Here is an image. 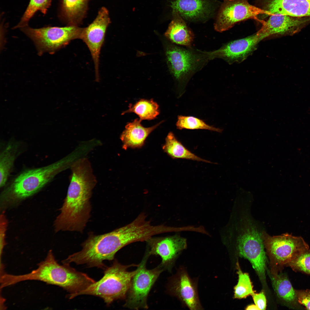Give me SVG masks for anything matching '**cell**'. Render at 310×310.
Returning <instances> with one entry per match:
<instances>
[{
    "label": "cell",
    "mask_w": 310,
    "mask_h": 310,
    "mask_svg": "<svg viewBox=\"0 0 310 310\" xmlns=\"http://www.w3.org/2000/svg\"><path fill=\"white\" fill-rule=\"evenodd\" d=\"M96 183L94 177L87 171L72 172L66 196L54 223L56 232H83L90 218V200Z\"/></svg>",
    "instance_id": "6da1fadb"
},
{
    "label": "cell",
    "mask_w": 310,
    "mask_h": 310,
    "mask_svg": "<svg viewBox=\"0 0 310 310\" xmlns=\"http://www.w3.org/2000/svg\"><path fill=\"white\" fill-rule=\"evenodd\" d=\"M38 265L37 269L28 274H7L6 284L9 286L27 280H39L59 286L73 294L85 289L95 282L87 274L77 271L69 264H59L51 250L44 260Z\"/></svg>",
    "instance_id": "7a4b0ae2"
},
{
    "label": "cell",
    "mask_w": 310,
    "mask_h": 310,
    "mask_svg": "<svg viewBox=\"0 0 310 310\" xmlns=\"http://www.w3.org/2000/svg\"><path fill=\"white\" fill-rule=\"evenodd\" d=\"M133 240L132 232L124 226L102 235L90 233L82 244V249L70 255L69 260L77 265L103 268L104 261L113 260L119 250Z\"/></svg>",
    "instance_id": "3957f363"
},
{
    "label": "cell",
    "mask_w": 310,
    "mask_h": 310,
    "mask_svg": "<svg viewBox=\"0 0 310 310\" xmlns=\"http://www.w3.org/2000/svg\"><path fill=\"white\" fill-rule=\"evenodd\" d=\"M69 159L65 158L48 165L21 173L2 192L1 200L2 204L18 202L38 192L70 165Z\"/></svg>",
    "instance_id": "277c9868"
},
{
    "label": "cell",
    "mask_w": 310,
    "mask_h": 310,
    "mask_svg": "<svg viewBox=\"0 0 310 310\" xmlns=\"http://www.w3.org/2000/svg\"><path fill=\"white\" fill-rule=\"evenodd\" d=\"M138 265H124L115 261L106 269L100 280L77 293L69 294V298L71 299L81 295H93L102 299L107 305L115 300L125 299L132 278L137 270V268L132 271L128 269Z\"/></svg>",
    "instance_id": "5b68a950"
},
{
    "label": "cell",
    "mask_w": 310,
    "mask_h": 310,
    "mask_svg": "<svg viewBox=\"0 0 310 310\" xmlns=\"http://www.w3.org/2000/svg\"><path fill=\"white\" fill-rule=\"evenodd\" d=\"M241 223L236 239L239 253L250 261L259 278L264 280L266 257L263 233L249 220H243Z\"/></svg>",
    "instance_id": "8992f818"
},
{
    "label": "cell",
    "mask_w": 310,
    "mask_h": 310,
    "mask_svg": "<svg viewBox=\"0 0 310 310\" xmlns=\"http://www.w3.org/2000/svg\"><path fill=\"white\" fill-rule=\"evenodd\" d=\"M83 28L78 26L69 25L39 28L27 26L20 29L34 42L40 55L45 52L53 53L72 40L81 39Z\"/></svg>",
    "instance_id": "52a82bcc"
},
{
    "label": "cell",
    "mask_w": 310,
    "mask_h": 310,
    "mask_svg": "<svg viewBox=\"0 0 310 310\" xmlns=\"http://www.w3.org/2000/svg\"><path fill=\"white\" fill-rule=\"evenodd\" d=\"M149 255L146 252L137 270L133 277L125 298L124 306L129 309H147V298L154 284L164 270L160 264L155 268L148 270L146 264Z\"/></svg>",
    "instance_id": "ba28073f"
},
{
    "label": "cell",
    "mask_w": 310,
    "mask_h": 310,
    "mask_svg": "<svg viewBox=\"0 0 310 310\" xmlns=\"http://www.w3.org/2000/svg\"><path fill=\"white\" fill-rule=\"evenodd\" d=\"M264 246L271 262L276 266L287 265L300 254L309 249L303 238L288 233L271 236L263 232Z\"/></svg>",
    "instance_id": "9c48e42d"
},
{
    "label": "cell",
    "mask_w": 310,
    "mask_h": 310,
    "mask_svg": "<svg viewBox=\"0 0 310 310\" xmlns=\"http://www.w3.org/2000/svg\"><path fill=\"white\" fill-rule=\"evenodd\" d=\"M249 0H224L220 5L214 24L215 30L222 32L237 23L253 19L263 24L265 21L257 17L260 14L270 16V12L251 5Z\"/></svg>",
    "instance_id": "30bf717a"
},
{
    "label": "cell",
    "mask_w": 310,
    "mask_h": 310,
    "mask_svg": "<svg viewBox=\"0 0 310 310\" xmlns=\"http://www.w3.org/2000/svg\"><path fill=\"white\" fill-rule=\"evenodd\" d=\"M166 55L170 72L176 79L181 83L186 81L209 60L206 53L197 54L173 45L168 46Z\"/></svg>",
    "instance_id": "8fae6325"
},
{
    "label": "cell",
    "mask_w": 310,
    "mask_h": 310,
    "mask_svg": "<svg viewBox=\"0 0 310 310\" xmlns=\"http://www.w3.org/2000/svg\"><path fill=\"white\" fill-rule=\"evenodd\" d=\"M110 23L108 12L102 7L94 21L84 28L81 39L86 44L94 61L96 80H99V60L100 51L104 42L106 31Z\"/></svg>",
    "instance_id": "7c38bea8"
},
{
    "label": "cell",
    "mask_w": 310,
    "mask_h": 310,
    "mask_svg": "<svg viewBox=\"0 0 310 310\" xmlns=\"http://www.w3.org/2000/svg\"><path fill=\"white\" fill-rule=\"evenodd\" d=\"M146 252L149 255L159 256L160 264L164 270H170L178 255L187 247L185 239L179 235L152 237L146 241Z\"/></svg>",
    "instance_id": "4fadbf2b"
},
{
    "label": "cell",
    "mask_w": 310,
    "mask_h": 310,
    "mask_svg": "<svg viewBox=\"0 0 310 310\" xmlns=\"http://www.w3.org/2000/svg\"><path fill=\"white\" fill-rule=\"evenodd\" d=\"M262 24L257 32L262 40L272 36H292L310 24V17L274 14Z\"/></svg>",
    "instance_id": "5bb4252c"
},
{
    "label": "cell",
    "mask_w": 310,
    "mask_h": 310,
    "mask_svg": "<svg viewBox=\"0 0 310 310\" xmlns=\"http://www.w3.org/2000/svg\"><path fill=\"white\" fill-rule=\"evenodd\" d=\"M168 292L191 310H202L197 281L191 279L185 269L181 268L173 277L168 285Z\"/></svg>",
    "instance_id": "9a60e30c"
},
{
    "label": "cell",
    "mask_w": 310,
    "mask_h": 310,
    "mask_svg": "<svg viewBox=\"0 0 310 310\" xmlns=\"http://www.w3.org/2000/svg\"><path fill=\"white\" fill-rule=\"evenodd\" d=\"M261 40L256 32L246 38L230 42L216 51L207 53L209 60L218 58L225 60L230 64L240 63L253 53Z\"/></svg>",
    "instance_id": "2e32d148"
},
{
    "label": "cell",
    "mask_w": 310,
    "mask_h": 310,
    "mask_svg": "<svg viewBox=\"0 0 310 310\" xmlns=\"http://www.w3.org/2000/svg\"><path fill=\"white\" fill-rule=\"evenodd\" d=\"M173 11L185 19L204 20L214 14L219 6L218 1L211 0H176L171 2Z\"/></svg>",
    "instance_id": "e0dca14e"
},
{
    "label": "cell",
    "mask_w": 310,
    "mask_h": 310,
    "mask_svg": "<svg viewBox=\"0 0 310 310\" xmlns=\"http://www.w3.org/2000/svg\"><path fill=\"white\" fill-rule=\"evenodd\" d=\"M255 0V6L272 14L310 17V0Z\"/></svg>",
    "instance_id": "ac0fdd59"
},
{
    "label": "cell",
    "mask_w": 310,
    "mask_h": 310,
    "mask_svg": "<svg viewBox=\"0 0 310 310\" xmlns=\"http://www.w3.org/2000/svg\"><path fill=\"white\" fill-rule=\"evenodd\" d=\"M141 121L140 119H136L125 126L120 136L124 149L141 147L150 134L161 123V122L152 127H145L142 125Z\"/></svg>",
    "instance_id": "d6986e66"
},
{
    "label": "cell",
    "mask_w": 310,
    "mask_h": 310,
    "mask_svg": "<svg viewBox=\"0 0 310 310\" xmlns=\"http://www.w3.org/2000/svg\"><path fill=\"white\" fill-rule=\"evenodd\" d=\"M172 14L173 19L165 33V36L174 43L190 46L194 38L193 32L177 12L173 11Z\"/></svg>",
    "instance_id": "ffe728a7"
},
{
    "label": "cell",
    "mask_w": 310,
    "mask_h": 310,
    "mask_svg": "<svg viewBox=\"0 0 310 310\" xmlns=\"http://www.w3.org/2000/svg\"><path fill=\"white\" fill-rule=\"evenodd\" d=\"M88 0H61V16L70 26H78L84 18Z\"/></svg>",
    "instance_id": "44dd1931"
},
{
    "label": "cell",
    "mask_w": 310,
    "mask_h": 310,
    "mask_svg": "<svg viewBox=\"0 0 310 310\" xmlns=\"http://www.w3.org/2000/svg\"><path fill=\"white\" fill-rule=\"evenodd\" d=\"M18 142L9 143L0 154V186H5L12 170L15 160L20 151Z\"/></svg>",
    "instance_id": "7402d4cb"
},
{
    "label": "cell",
    "mask_w": 310,
    "mask_h": 310,
    "mask_svg": "<svg viewBox=\"0 0 310 310\" xmlns=\"http://www.w3.org/2000/svg\"><path fill=\"white\" fill-rule=\"evenodd\" d=\"M162 149L165 152L173 159H183L208 163H212L199 157L189 150L177 140L171 132H170L167 136Z\"/></svg>",
    "instance_id": "603a6c76"
},
{
    "label": "cell",
    "mask_w": 310,
    "mask_h": 310,
    "mask_svg": "<svg viewBox=\"0 0 310 310\" xmlns=\"http://www.w3.org/2000/svg\"><path fill=\"white\" fill-rule=\"evenodd\" d=\"M270 278L274 288L278 297L289 303L297 301L296 291L286 276L273 272L270 275Z\"/></svg>",
    "instance_id": "cb8c5ba5"
},
{
    "label": "cell",
    "mask_w": 310,
    "mask_h": 310,
    "mask_svg": "<svg viewBox=\"0 0 310 310\" xmlns=\"http://www.w3.org/2000/svg\"><path fill=\"white\" fill-rule=\"evenodd\" d=\"M135 113L142 120L154 119L160 112L158 105L153 100L142 99L135 104H131L129 109L123 113Z\"/></svg>",
    "instance_id": "d4e9b609"
},
{
    "label": "cell",
    "mask_w": 310,
    "mask_h": 310,
    "mask_svg": "<svg viewBox=\"0 0 310 310\" xmlns=\"http://www.w3.org/2000/svg\"><path fill=\"white\" fill-rule=\"evenodd\" d=\"M51 2V0H30L20 21L13 28H21L27 26L30 20L38 11L43 14H46Z\"/></svg>",
    "instance_id": "484cf974"
},
{
    "label": "cell",
    "mask_w": 310,
    "mask_h": 310,
    "mask_svg": "<svg viewBox=\"0 0 310 310\" xmlns=\"http://www.w3.org/2000/svg\"><path fill=\"white\" fill-rule=\"evenodd\" d=\"M177 129L191 130L204 129L219 133L222 131V129L215 127L206 123L203 120L191 116L179 115L176 123Z\"/></svg>",
    "instance_id": "4316f807"
},
{
    "label": "cell",
    "mask_w": 310,
    "mask_h": 310,
    "mask_svg": "<svg viewBox=\"0 0 310 310\" xmlns=\"http://www.w3.org/2000/svg\"><path fill=\"white\" fill-rule=\"evenodd\" d=\"M237 266L239 279L234 288V297L237 299L245 298L248 296L252 295L254 292L248 274L242 272L238 263Z\"/></svg>",
    "instance_id": "83f0119b"
},
{
    "label": "cell",
    "mask_w": 310,
    "mask_h": 310,
    "mask_svg": "<svg viewBox=\"0 0 310 310\" xmlns=\"http://www.w3.org/2000/svg\"><path fill=\"white\" fill-rule=\"evenodd\" d=\"M287 265L294 270L310 275V250L309 249L300 254Z\"/></svg>",
    "instance_id": "f1b7e54d"
},
{
    "label": "cell",
    "mask_w": 310,
    "mask_h": 310,
    "mask_svg": "<svg viewBox=\"0 0 310 310\" xmlns=\"http://www.w3.org/2000/svg\"><path fill=\"white\" fill-rule=\"evenodd\" d=\"M7 221L3 212L0 217V248L1 257L3 249L6 243L5 240V232L7 226Z\"/></svg>",
    "instance_id": "f546056e"
},
{
    "label": "cell",
    "mask_w": 310,
    "mask_h": 310,
    "mask_svg": "<svg viewBox=\"0 0 310 310\" xmlns=\"http://www.w3.org/2000/svg\"><path fill=\"white\" fill-rule=\"evenodd\" d=\"M297 301L310 310V290L296 291Z\"/></svg>",
    "instance_id": "4dcf8cb0"
},
{
    "label": "cell",
    "mask_w": 310,
    "mask_h": 310,
    "mask_svg": "<svg viewBox=\"0 0 310 310\" xmlns=\"http://www.w3.org/2000/svg\"><path fill=\"white\" fill-rule=\"evenodd\" d=\"M254 302L259 310H265L266 308V300L263 292L259 293H254L252 295Z\"/></svg>",
    "instance_id": "1f68e13d"
},
{
    "label": "cell",
    "mask_w": 310,
    "mask_h": 310,
    "mask_svg": "<svg viewBox=\"0 0 310 310\" xmlns=\"http://www.w3.org/2000/svg\"><path fill=\"white\" fill-rule=\"evenodd\" d=\"M246 310H259L257 306L255 305H251L248 306L246 309Z\"/></svg>",
    "instance_id": "d6a6232c"
}]
</instances>
